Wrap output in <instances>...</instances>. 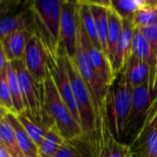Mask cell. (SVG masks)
Here are the masks:
<instances>
[{
  "mask_svg": "<svg viewBox=\"0 0 157 157\" xmlns=\"http://www.w3.org/2000/svg\"><path fill=\"white\" fill-rule=\"evenodd\" d=\"M121 72L124 74L132 89L146 84H151L153 88L157 90L156 83L151 67L136 57L132 55Z\"/></svg>",
  "mask_w": 157,
  "mask_h": 157,
  "instance_id": "12",
  "label": "cell"
},
{
  "mask_svg": "<svg viewBox=\"0 0 157 157\" xmlns=\"http://www.w3.org/2000/svg\"><path fill=\"white\" fill-rule=\"evenodd\" d=\"M0 157H13L10 152L1 144H0Z\"/></svg>",
  "mask_w": 157,
  "mask_h": 157,
  "instance_id": "32",
  "label": "cell"
},
{
  "mask_svg": "<svg viewBox=\"0 0 157 157\" xmlns=\"http://www.w3.org/2000/svg\"><path fill=\"white\" fill-rule=\"evenodd\" d=\"M155 91L151 84H146L132 89V106L126 123L124 138L130 139L132 142L139 133L156 99L157 96H155Z\"/></svg>",
  "mask_w": 157,
  "mask_h": 157,
  "instance_id": "5",
  "label": "cell"
},
{
  "mask_svg": "<svg viewBox=\"0 0 157 157\" xmlns=\"http://www.w3.org/2000/svg\"><path fill=\"white\" fill-rule=\"evenodd\" d=\"M122 28H123V18L111 6L109 10V33H108V43H107V56L112 65V68L115 61L117 46L122 33Z\"/></svg>",
  "mask_w": 157,
  "mask_h": 157,
  "instance_id": "19",
  "label": "cell"
},
{
  "mask_svg": "<svg viewBox=\"0 0 157 157\" xmlns=\"http://www.w3.org/2000/svg\"><path fill=\"white\" fill-rule=\"evenodd\" d=\"M67 72L73 86V91L80 116V124L84 136L93 145L98 155V121L94 103L90 92L80 76L75 63L68 58L65 54Z\"/></svg>",
  "mask_w": 157,
  "mask_h": 157,
  "instance_id": "4",
  "label": "cell"
},
{
  "mask_svg": "<svg viewBox=\"0 0 157 157\" xmlns=\"http://www.w3.org/2000/svg\"><path fill=\"white\" fill-rule=\"evenodd\" d=\"M77 3H78L79 19L81 21V24H82L86 33L87 34L88 38L90 39V40L94 44V46H96L98 49L101 50V46L99 43V40H98L97 29H96L95 19H94L90 6L88 5V3L86 1H77Z\"/></svg>",
  "mask_w": 157,
  "mask_h": 157,
  "instance_id": "22",
  "label": "cell"
},
{
  "mask_svg": "<svg viewBox=\"0 0 157 157\" xmlns=\"http://www.w3.org/2000/svg\"><path fill=\"white\" fill-rule=\"evenodd\" d=\"M8 63L9 62L7 60L6 54V52L4 51V49L0 46V72L3 71L6 67Z\"/></svg>",
  "mask_w": 157,
  "mask_h": 157,
  "instance_id": "31",
  "label": "cell"
},
{
  "mask_svg": "<svg viewBox=\"0 0 157 157\" xmlns=\"http://www.w3.org/2000/svg\"><path fill=\"white\" fill-rule=\"evenodd\" d=\"M145 3L146 0H111V6L123 19H132Z\"/></svg>",
  "mask_w": 157,
  "mask_h": 157,
  "instance_id": "28",
  "label": "cell"
},
{
  "mask_svg": "<svg viewBox=\"0 0 157 157\" xmlns=\"http://www.w3.org/2000/svg\"><path fill=\"white\" fill-rule=\"evenodd\" d=\"M157 22V0H146L144 7L138 10L132 18L134 29H142Z\"/></svg>",
  "mask_w": 157,
  "mask_h": 157,
  "instance_id": "26",
  "label": "cell"
},
{
  "mask_svg": "<svg viewBox=\"0 0 157 157\" xmlns=\"http://www.w3.org/2000/svg\"><path fill=\"white\" fill-rule=\"evenodd\" d=\"M6 70H7V78H8V83H9V86H10V91H11V95H12V99H13L14 108L16 110V114L25 113L26 108H25L24 99L22 97L19 82H18L17 70L12 63H7Z\"/></svg>",
  "mask_w": 157,
  "mask_h": 157,
  "instance_id": "24",
  "label": "cell"
},
{
  "mask_svg": "<svg viewBox=\"0 0 157 157\" xmlns=\"http://www.w3.org/2000/svg\"><path fill=\"white\" fill-rule=\"evenodd\" d=\"M26 17L23 14H17L14 16H5L0 20V37L1 39H5L10 34L18 31V30H26ZM31 32V31H29Z\"/></svg>",
  "mask_w": 157,
  "mask_h": 157,
  "instance_id": "27",
  "label": "cell"
},
{
  "mask_svg": "<svg viewBox=\"0 0 157 157\" xmlns=\"http://www.w3.org/2000/svg\"><path fill=\"white\" fill-rule=\"evenodd\" d=\"M132 55L147 63L151 67L157 86V53L137 29H134Z\"/></svg>",
  "mask_w": 157,
  "mask_h": 157,
  "instance_id": "15",
  "label": "cell"
},
{
  "mask_svg": "<svg viewBox=\"0 0 157 157\" xmlns=\"http://www.w3.org/2000/svg\"><path fill=\"white\" fill-rule=\"evenodd\" d=\"M6 114L9 121L12 124L18 145L25 157H40L39 154L38 146L34 144V142L31 140L29 135L27 133V132L25 131V129L19 122L17 114L15 113H6Z\"/></svg>",
  "mask_w": 157,
  "mask_h": 157,
  "instance_id": "20",
  "label": "cell"
},
{
  "mask_svg": "<svg viewBox=\"0 0 157 157\" xmlns=\"http://www.w3.org/2000/svg\"><path fill=\"white\" fill-rule=\"evenodd\" d=\"M29 33L26 30H18L0 40V46L4 49L9 63L24 60Z\"/></svg>",
  "mask_w": 157,
  "mask_h": 157,
  "instance_id": "16",
  "label": "cell"
},
{
  "mask_svg": "<svg viewBox=\"0 0 157 157\" xmlns=\"http://www.w3.org/2000/svg\"><path fill=\"white\" fill-rule=\"evenodd\" d=\"M97 157H131V147L117 140L107 126L101 135Z\"/></svg>",
  "mask_w": 157,
  "mask_h": 157,
  "instance_id": "17",
  "label": "cell"
},
{
  "mask_svg": "<svg viewBox=\"0 0 157 157\" xmlns=\"http://www.w3.org/2000/svg\"><path fill=\"white\" fill-rule=\"evenodd\" d=\"M133 33L134 27L132 23V19H123L122 33L117 46L116 56L113 64V70L117 76L124 69L130 57L132 56Z\"/></svg>",
  "mask_w": 157,
  "mask_h": 157,
  "instance_id": "13",
  "label": "cell"
},
{
  "mask_svg": "<svg viewBox=\"0 0 157 157\" xmlns=\"http://www.w3.org/2000/svg\"><path fill=\"white\" fill-rule=\"evenodd\" d=\"M65 139L61 134L55 125H51L45 137L39 146L40 157H53L59 148L63 145Z\"/></svg>",
  "mask_w": 157,
  "mask_h": 157,
  "instance_id": "23",
  "label": "cell"
},
{
  "mask_svg": "<svg viewBox=\"0 0 157 157\" xmlns=\"http://www.w3.org/2000/svg\"><path fill=\"white\" fill-rule=\"evenodd\" d=\"M50 55V54H49ZM49 71L52 77V80L67 107L71 110L75 119L80 124V116L75 102L73 86L66 68V62L64 53L62 52L55 56L50 55ZM81 125V124H80Z\"/></svg>",
  "mask_w": 157,
  "mask_h": 157,
  "instance_id": "10",
  "label": "cell"
},
{
  "mask_svg": "<svg viewBox=\"0 0 157 157\" xmlns=\"http://www.w3.org/2000/svg\"><path fill=\"white\" fill-rule=\"evenodd\" d=\"M23 61L34 81L39 86H43L49 75L50 55L46 46L35 30L29 34Z\"/></svg>",
  "mask_w": 157,
  "mask_h": 157,
  "instance_id": "7",
  "label": "cell"
},
{
  "mask_svg": "<svg viewBox=\"0 0 157 157\" xmlns=\"http://www.w3.org/2000/svg\"><path fill=\"white\" fill-rule=\"evenodd\" d=\"M130 147L131 157H157V98Z\"/></svg>",
  "mask_w": 157,
  "mask_h": 157,
  "instance_id": "9",
  "label": "cell"
},
{
  "mask_svg": "<svg viewBox=\"0 0 157 157\" xmlns=\"http://www.w3.org/2000/svg\"><path fill=\"white\" fill-rule=\"evenodd\" d=\"M0 144L10 152L13 157H25L18 145L11 122L6 114L2 111L0 117Z\"/></svg>",
  "mask_w": 157,
  "mask_h": 157,
  "instance_id": "21",
  "label": "cell"
},
{
  "mask_svg": "<svg viewBox=\"0 0 157 157\" xmlns=\"http://www.w3.org/2000/svg\"><path fill=\"white\" fill-rule=\"evenodd\" d=\"M41 94L43 122L46 125H55L67 141L84 135L81 125L75 119L71 110L62 98L50 71L46 81L41 86Z\"/></svg>",
  "mask_w": 157,
  "mask_h": 157,
  "instance_id": "1",
  "label": "cell"
},
{
  "mask_svg": "<svg viewBox=\"0 0 157 157\" xmlns=\"http://www.w3.org/2000/svg\"><path fill=\"white\" fill-rule=\"evenodd\" d=\"M0 105L1 111L6 113H15L14 103L12 99V95L10 91V86L7 78L6 67L0 72Z\"/></svg>",
  "mask_w": 157,
  "mask_h": 157,
  "instance_id": "29",
  "label": "cell"
},
{
  "mask_svg": "<svg viewBox=\"0 0 157 157\" xmlns=\"http://www.w3.org/2000/svg\"><path fill=\"white\" fill-rule=\"evenodd\" d=\"M132 89L121 72L109 87L106 98V121L109 130L117 140L124 138L126 123L132 106Z\"/></svg>",
  "mask_w": 157,
  "mask_h": 157,
  "instance_id": "3",
  "label": "cell"
},
{
  "mask_svg": "<svg viewBox=\"0 0 157 157\" xmlns=\"http://www.w3.org/2000/svg\"><path fill=\"white\" fill-rule=\"evenodd\" d=\"M12 63L17 73L18 82L26 108L25 113L31 120L40 123H44L41 94L42 86H39L34 81L32 76L28 72L23 60L12 62Z\"/></svg>",
  "mask_w": 157,
  "mask_h": 157,
  "instance_id": "6",
  "label": "cell"
},
{
  "mask_svg": "<svg viewBox=\"0 0 157 157\" xmlns=\"http://www.w3.org/2000/svg\"><path fill=\"white\" fill-rule=\"evenodd\" d=\"M53 157H97L93 145L84 136L74 140H65Z\"/></svg>",
  "mask_w": 157,
  "mask_h": 157,
  "instance_id": "18",
  "label": "cell"
},
{
  "mask_svg": "<svg viewBox=\"0 0 157 157\" xmlns=\"http://www.w3.org/2000/svg\"><path fill=\"white\" fill-rule=\"evenodd\" d=\"M17 116L19 122L21 123V125L27 132V133L29 135L31 140L39 148L50 126L31 120L26 113L17 114Z\"/></svg>",
  "mask_w": 157,
  "mask_h": 157,
  "instance_id": "25",
  "label": "cell"
},
{
  "mask_svg": "<svg viewBox=\"0 0 157 157\" xmlns=\"http://www.w3.org/2000/svg\"><path fill=\"white\" fill-rule=\"evenodd\" d=\"M79 16V15H78ZM79 36L83 40L84 46L86 48L87 57L89 60V63L95 71L96 75L101 81V83L109 88L116 80L117 75H115L112 65L108 58V56L99 49H98L94 44L91 42L90 39L88 38L87 34L86 33L81 21L79 19Z\"/></svg>",
  "mask_w": 157,
  "mask_h": 157,
  "instance_id": "11",
  "label": "cell"
},
{
  "mask_svg": "<svg viewBox=\"0 0 157 157\" xmlns=\"http://www.w3.org/2000/svg\"><path fill=\"white\" fill-rule=\"evenodd\" d=\"M78 3L63 0L61 20V50L70 59L75 60L78 46Z\"/></svg>",
  "mask_w": 157,
  "mask_h": 157,
  "instance_id": "8",
  "label": "cell"
},
{
  "mask_svg": "<svg viewBox=\"0 0 157 157\" xmlns=\"http://www.w3.org/2000/svg\"><path fill=\"white\" fill-rule=\"evenodd\" d=\"M90 6L96 29L101 46V50L107 55V43H108V33H109V10L111 7V1H92L86 0Z\"/></svg>",
  "mask_w": 157,
  "mask_h": 157,
  "instance_id": "14",
  "label": "cell"
},
{
  "mask_svg": "<svg viewBox=\"0 0 157 157\" xmlns=\"http://www.w3.org/2000/svg\"><path fill=\"white\" fill-rule=\"evenodd\" d=\"M63 1L40 0L31 3L35 31L46 46L51 56L61 52V20Z\"/></svg>",
  "mask_w": 157,
  "mask_h": 157,
  "instance_id": "2",
  "label": "cell"
},
{
  "mask_svg": "<svg viewBox=\"0 0 157 157\" xmlns=\"http://www.w3.org/2000/svg\"><path fill=\"white\" fill-rule=\"evenodd\" d=\"M139 30L157 53V22L139 29Z\"/></svg>",
  "mask_w": 157,
  "mask_h": 157,
  "instance_id": "30",
  "label": "cell"
}]
</instances>
